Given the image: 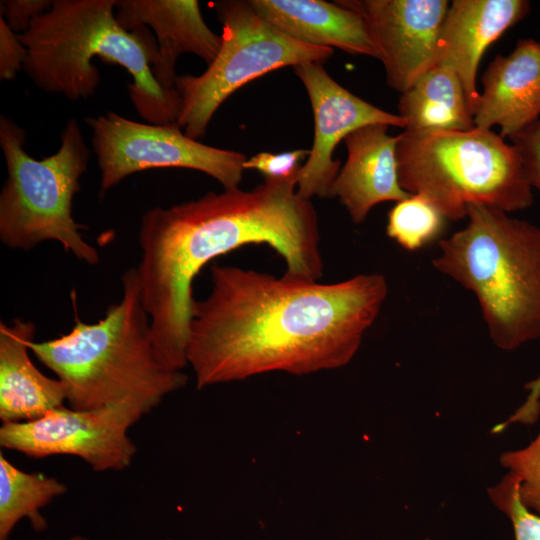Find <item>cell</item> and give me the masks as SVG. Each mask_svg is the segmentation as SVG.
<instances>
[{
    "mask_svg": "<svg viewBox=\"0 0 540 540\" xmlns=\"http://www.w3.org/2000/svg\"><path fill=\"white\" fill-rule=\"evenodd\" d=\"M210 277L209 294L193 300L186 346L199 389L273 371L343 367L388 295L378 273L319 283L215 264Z\"/></svg>",
    "mask_w": 540,
    "mask_h": 540,
    "instance_id": "6da1fadb",
    "label": "cell"
},
{
    "mask_svg": "<svg viewBox=\"0 0 540 540\" xmlns=\"http://www.w3.org/2000/svg\"><path fill=\"white\" fill-rule=\"evenodd\" d=\"M297 179L266 178L249 191L208 192L198 199L144 212L136 268L143 306L160 363L181 371L192 284L215 258L249 244H266L286 263L285 274L318 281L323 272L317 212L297 193Z\"/></svg>",
    "mask_w": 540,
    "mask_h": 540,
    "instance_id": "7a4b0ae2",
    "label": "cell"
},
{
    "mask_svg": "<svg viewBox=\"0 0 540 540\" xmlns=\"http://www.w3.org/2000/svg\"><path fill=\"white\" fill-rule=\"evenodd\" d=\"M117 0H53L49 11L18 35L27 49L23 70L34 84L71 101L88 99L100 84L95 56L118 64L133 78L127 84L139 115L151 124L176 122L180 112L177 89H163L152 65L158 46L146 26L125 30L117 21Z\"/></svg>",
    "mask_w": 540,
    "mask_h": 540,
    "instance_id": "3957f363",
    "label": "cell"
},
{
    "mask_svg": "<svg viewBox=\"0 0 540 540\" xmlns=\"http://www.w3.org/2000/svg\"><path fill=\"white\" fill-rule=\"evenodd\" d=\"M122 296L96 323L82 322L58 338L30 343V351L66 386L70 408L100 409L121 403L145 415L187 382L182 371L164 367L155 352L136 268L121 278Z\"/></svg>",
    "mask_w": 540,
    "mask_h": 540,
    "instance_id": "277c9868",
    "label": "cell"
},
{
    "mask_svg": "<svg viewBox=\"0 0 540 540\" xmlns=\"http://www.w3.org/2000/svg\"><path fill=\"white\" fill-rule=\"evenodd\" d=\"M466 225L439 241L434 268L471 291L492 342L512 351L540 338V227L472 204Z\"/></svg>",
    "mask_w": 540,
    "mask_h": 540,
    "instance_id": "5b68a950",
    "label": "cell"
},
{
    "mask_svg": "<svg viewBox=\"0 0 540 540\" xmlns=\"http://www.w3.org/2000/svg\"><path fill=\"white\" fill-rule=\"evenodd\" d=\"M397 136L400 186L426 199L446 220L466 219L472 204L509 214L532 205V187L517 149L491 129Z\"/></svg>",
    "mask_w": 540,
    "mask_h": 540,
    "instance_id": "8992f818",
    "label": "cell"
},
{
    "mask_svg": "<svg viewBox=\"0 0 540 540\" xmlns=\"http://www.w3.org/2000/svg\"><path fill=\"white\" fill-rule=\"evenodd\" d=\"M56 153L36 160L25 149V130L0 117V147L7 178L0 193V240L10 249L29 251L43 241H56L88 264L99 263L98 251L80 233L72 201L90 159L80 125L70 118Z\"/></svg>",
    "mask_w": 540,
    "mask_h": 540,
    "instance_id": "52a82bcc",
    "label": "cell"
},
{
    "mask_svg": "<svg viewBox=\"0 0 540 540\" xmlns=\"http://www.w3.org/2000/svg\"><path fill=\"white\" fill-rule=\"evenodd\" d=\"M211 5L222 24L220 50L202 74L180 75L175 84L181 101L176 123L195 140L204 136L218 108L240 87L287 66L323 64L334 53L284 34L262 19L249 1L221 0Z\"/></svg>",
    "mask_w": 540,
    "mask_h": 540,
    "instance_id": "ba28073f",
    "label": "cell"
},
{
    "mask_svg": "<svg viewBox=\"0 0 540 540\" xmlns=\"http://www.w3.org/2000/svg\"><path fill=\"white\" fill-rule=\"evenodd\" d=\"M100 170L99 199L129 175L152 168L197 170L224 190L239 188L245 154L188 137L176 123H140L108 111L86 118Z\"/></svg>",
    "mask_w": 540,
    "mask_h": 540,
    "instance_id": "9c48e42d",
    "label": "cell"
},
{
    "mask_svg": "<svg viewBox=\"0 0 540 540\" xmlns=\"http://www.w3.org/2000/svg\"><path fill=\"white\" fill-rule=\"evenodd\" d=\"M144 415L130 403L91 410L62 406L35 420L3 423L0 446L32 458L77 456L96 472L121 471L137 452L128 430Z\"/></svg>",
    "mask_w": 540,
    "mask_h": 540,
    "instance_id": "30bf717a",
    "label": "cell"
},
{
    "mask_svg": "<svg viewBox=\"0 0 540 540\" xmlns=\"http://www.w3.org/2000/svg\"><path fill=\"white\" fill-rule=\"evenodd\" d=\"M359 14L384 66L386 83L400 94L438 64L446 0H338Z\"/></svg>",
    "mask_w": 540,
    "mask_h": 540,
    "instance_id": "8fae6325",
    "label": "cell"
},
{
    "mask_svg": "<svg viewBox=\"0 0 540 540\" xmlns=\"http://www.w3.org/2000/svg\"><path fill=\"white\" fill-rule=\"evenodd\" d=\"M293 70L307 91L314 118L313 144L299 170L297 193L309 200L331 197L341 169L340 161L333 158L338 143L363 126L382 124L405 129L406 122L354 95L336 82L321 63L306 62Z\"/></svg>",
    "mask_w": 540,
    "mask_h": 540,
    "instance_id": "7c38bea8",
    "label": "cell"
},
{
    "mask_svg": "<svg viewBox=\"0 0 540 540\" xmlns=\"http://www.w3.org/2000/svg\"><path fill=\"white\" fill-rule=\"evenodd\" d=\"M115 16L127 31L140 26L154 31L158 50L152 73L168 91L176 89L175 64L181 55L194 54L208 66L222 44V35L206 24L196 0H117Z\"/></svg>",
    "mask_w": 540,
    "mask_h": 540,
    "instance_id": "4fadbf2b",
    "label": "cell"
},
{
    "mask_svg": "<svg viewBox=\"0 0 540 540\" xmlns=\"http://www.w3.org/2000/svg\"><path fill=\"white\" fill-rule=\"evenodd\" d=\"M530 11L526 0H454L449 4L438 42V64L459 76L471 109L480 93L476 76L485 50Z\"/></svg>",
    "mask_w": 540,
    "mask_h": 540,
    "instance_id": "5bb4252c",
    "label": "cell"
},
{
    "mask_svg": "<svg viewBox=\"0 0 540 540\" xmlns=\"http://www.w3.org/2000/svg\"><path fill=\"white\" fill-rule=\"evenodd\" d=\"M475 127H500L509 139L540 116V42L520 39L507 56L498 54L482 76Z\"/></svg>",
    "mask_w": 540,
    "mask_h": 540,
    "instance_id": "9a60e30c",
    "label": "cell"
},
{
    "mask_svg": "<svg viewBox=\"0 0 540 540\" xmlns=\"http://www.w3.org/2000/svg\"><path fill=\"white\" fill-rule=\"evenodd\" d=\"M388 127L363 126L344 139L347 159L333 183L331 197L339 198L355 224L363 223L374 206L399 202L411 195L400 186L398 136H390Z\"/></svg>",
    "mask_w": 540,
    "mask_h": 540,
    "instance_id": "2e32d148",
    "label": "cell"
},
{
    "mask_svg": "<svg viewBox=\"0 0 540 540\" xmlns=\"http://www.w3.org/2000/svg\"><path fill=\"white\" fill-rule=\"evenodd\" d=\"M36 326L15 318L0 323V419L3 423L31 421L64 406L65 384L44 375L29 351Z\"/></svg>",
    "mask_w": 540,
    "mask_h": 540,
    "instance_id": "e0dca14e",
    "label": "cell"
},
{
    "mask_svg": "<svg viewBox=\"0 0 540 540\" xmlns=\"http://www.w3.org/2000/svg\"><path fill=\"white\" fill-rule=\"evenodd\" d=\"M266 22L300 42L377 59L359 14L324 0H248Z\"/></svg>",
    "mask_w": 540,
    "mask_h": 540,
    "instance_id": "ac0fdd59",
    "label": "cell"
},
{
    "mask_svg": "<svg viewBox=\"0 0 540 540\" xmlns=\"http://www.w3.org/2000/svg\"><path fill=\"white\" fill-rule=\"evenodd\" d=\"M404 131H467L475 127L474 115L456 72L437 64L404 93L398 101Z\"/></svg>",
    "mask_w": 540,
    "mask_h": 540,
    "instance_id": "d6986e66",
    "label": "cell"
},
{
    "mask_svg": "<svg viewBox=\"0 0 540 540\" xmlns=\"http://www.w3.org/2000/svg\"><path fill=\"white\" fill-rule=\"evenodd\" d=\"M67 486L55 477L28 473L0 454V540H8L16 524L27 518L32 528L43 531L47 522L40 509L63 495Z\"/></svg>",
    "mask_w": 540,
    "mask_h": 540,
    "instance_id": "ffe728a7",
    "label": "cell"
},
{
    "mask_svg": "<svg viewBox=\"0 0 540 540\" xmlns=\"http://www.w3.org/2000/svg\"><path fill=\"white\" fill-rule=\"evenodd\" d=\"M445 220L426 199L410 195L389 211L386 233L402 248L416 251L441 234Z\"/></svg>",
    "mask_w": 540,
    "mask_h": 540,
    "instance_id": "44dd1931",
    "label": "cell"
},
{
    "mask_svg": "<svg viewBox=\"0 0 540 540\" xmlns=\"http://www.w3.org/2000/svg\"><path fill=\"white\" fill-rule=\"evenodd\" d=\"M500 463L517 478L523 505L540 516V430L528 446L502 453Z\"/></svg>",
    "mask_w": 540,
    "mask_h": 540,
    "instance_id": "7402d4cb",
    "label": "cell"
},
{
    "mask_svg": "<svg viewBox=\"0 0 540 540\" xmlns=\"http://www.w3.org/2000/svg\"><path fill=\"white\" fill-rule=\"evenodd\" d=\"M487 491L493 504L509 518L515 540H540V516L521 502L518 481L512 473Z\"/></svg>",
    "mask_w": 540,
    "mask_h": 540,
    "instance_id": "603a6c76",
    "label": "cell"
},
{
    "mask_svg": "<svg viewBox=\"0 0 540 540\" xmlns=\"http://www.w3.org/2000/svg\"><path fill=\"white\" fill-rule=\"evenodd\" d=\"M310 149H296L282 153L260 152L244 163V169H255L266 178L278 180L297 179L302 165L300 161L308 158Z\"/></svg>",
    "mask_w": 540,
    "mask_h": 540,
    "instance_id": "cb8c5ba5",
    "label": "cell"
},
{
    "mask_svg": "<svg viewBox=\"0 0 540 540\" xmlns=\"http://www.w3.org/2000/svg\"><path fill=\"white\" fill-rule=\"evenodd\" d=\"M523 164L525 177L540 193V119L510 138Z\"/></svg>",
    "mask_w": 540,
    "mask_h": 540,
    "instance_id": "d4e9b609",
    "label": "cell"
},
{
    "mask_svg": "<svg viewBox=\"0 0 540 540\" xmlns=\"http://www.w3.org/2000/svg\"><path fill=\"white\" fill-rule=\"evenodd\" d=\"M52 4L53 0H2L0 16L14 33L21 35L30 28L34 19L49 11Z\"/></svg>",
    "mask_w": 540,
    "mask_h": 540,
    "instance_id": "484cf974",
    "label": "cell"
},
{
    "mask_svg": "<svg viewBox=\"0 0 540 540\" xmlns=\"http://www.w3.org/2000/svg\"><path fill=\"white\" fill-rule=\"evenodd\" d=\"M27 49L3 17L0 16V79L13 80L24 68Z\"/></svg>",
    "mask_w": 540,
    "mask_h": 540,
    "instance_id": "4316f807",
    "label": "cell"
},
{
    "mask_svg": "<svg viewBox=\"0 0 540 540\" xmlns=\"http://www.w3.org/2000/svg\"><path fill=\"white\" fill-rule=\"evenodd\" d=\"M528 395L524 403L504 422L493 429V433L502 432L513 423L533 424L540 415V375L525 384Z\"/></svg>",
    "mask_w": 540,
    "mask_h": 540,
    "instance_id": "83f0119b",
    "label": "cell"
},
{
    "mask_svg": "<svg viewBox=\"0 0 540 540\" xmlns=\"http://www.w3.org/2000/svg\"><path fill=\"white\" fill-rule=\"evenodd\" d=\"M66 540H88V539L82 535H74Z\"/></svg>",
    "mask_w": 540,
    "mask_h": 540,
    "instance_id": "f1b7e54d",
    "label": "cell"
}]
</instances>
